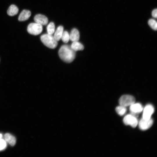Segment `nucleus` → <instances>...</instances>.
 I'll use <instances>...</instances> for the list:
<instances>
[{
  "label": "nucleus",
  "instance_id": "1",
  "mask_svg": "<svg viewBox=\"0 0 157 157\" xmlns=\"http://www.w3.org/2000/svg\"><path fill=\"white\" fill-rule=\"evenodd\" d=\"M58 55L60 59L67 63L72 62L75 57V51L70 46L67 45L62 46L58 51Z\"/></svg>",
  "mask_w": 157,
  "mask_h": 157
},
{
  "label": "nucleus",
  "instance_id": "2",
  "mask_svg": "<svg viewBox=\"0 0 157 157\" xmlns=\"http://www.w3.org/2000/svg\"><path fill=\"white\" fill-rule=\"evenodd\" d=\"M40 39L43 44L49 48L54 49L57 46L58 41L51 35L44 34L41 36Z\"/></svg>",
  "mask_w": 157,
  "mask_h": 157
},
{
  "label": "nucleus",
  "instance_id": "3",
  "mask_svg": "<svg viewBox=\"0 0 157 157\" xmlns=\"http://www.w3.org/2000/svg\"><path fill=\"white\" fill-rule=\"evenodd\" d=\"M42 30V25L36 22L30 24L27 28L28 33L34 35H37L40 34Z\"/></svg>",
  "mask_w": 157,
  "mask_h": 157
},
{
  "label": "nucleus",
  "instance_id": "4",
  "mask_svg": "<svg viewBox=\"0 0 157 157\" xmlns=\"http://www.w3.org/2000/svg\"><path fill=\"white\" fill-rule=\"evenodd\" d=\"M135 102L134 97L129 95H124L122 96L119 101L120 105L125 107L130 106L135 103Z\"/></svg>",
  "mask_w": 157,
  "mask_h": 157
},
{
  "label": "nucleus",
  "instance_id": "5",
  "mask_svg": "<svg viewBox=\"0 0 157 157\" xmlns=\"http://www.w3.org/2000/svg\"><path fill=\"white\" fill-rule=\"evenodd\" d=\"M136 117L131 114L127 115L124 117L123 122L126 125H130L135 128L138 124V120Z\"/></svg>",
  "mask_w": 157,
  "mask_h": 157
},
{
  "label": "nucleus",
  "instance_id": "6",
  "mask_svg": "<svg viewBox=\"0 0 157 157\" xmlns=\"http://www.w3.org/2000/svg\"><path fill=\"white\" fill-rule=\"evenodd\" d=\"M143 110L142 118L145 119H150L154 111L153 106L150 104L146 106Z\"/></svg>",
  "mask_w": 157,
  "mask_h": 157
},
{
  "label": "nucleus",
  "instance_id": "7",
  "mask_svg": "<svg viewBox=\"0 0 157 157\" xmlns=\"http://www.w3.org/2000/svg\"><path fill=\"white\" fill-rule=\"evenodd\" d=\"M153 119L150 118L148 119H141L139 122L140 129L142 130H145L149 129L152 125Z\"/></svg>",
  "mask_w": 157,
  "mask_h": 157
},
{
  "label": "nucleus",
  "instance_id": "8",
  "mask_svg": "<svg viewBox=\"0 0 157 157\" xmlns=\"http://www.w3.org/2000/svg\"><path fill=\"white\" fill-rule=\"evenodd\" d=\"M143 108L139 103H134L130 106V110L131 114L137 117L138 114L143 110Z\"/></svg>",
  "mask_w": 157,
  "mask_h": 157
},
{
  "label": "nucleus",
  "instance_id": "9",
  "mask_svg": "<svg viewBox=\"0 0 157 157\" xmlns=\"http://www.w3.org/2000/svg\"><path fill=\"white\" fill-rule=\"evenodd\" d=\"M35 22L42 25H47L48 22L47 18L45 15L41 14L36 15L34 17Z\"/></svg>",
  "mask_w": 157,
  "mask_h": 157
},
{
  "label": "nucleus",
  "instance_id": "10",
  "mask_svg": "<svg viewBox=\"0 0 157 157\" xmlns=\"http://www.w3.org/2000/svg\"><path fill=\"white\" fill-rule=\"evenodd\" d=\"M80 38V34L76 28H73L71 30L69 34V40L72 42L78 41Z\"/></svg>",
  "mask_w": 157,
  "mask_h": 157
},
{
  "label": "nucleus",
  "instance_id": "11",
  "mask_svg": "<svg viewBox=\"0 0 157 157\" xmlns=\"http://www.w3.org/2000/svg\"><path fill=\"white\" fill-rule=\"evenodd\" d=\"M31 15L30 11L26 10H23L20 13L18 18L19 21H24L29 19Z\"/></svg>",
  "mask_w": 157,
  "mask_h": 157
},
{
  "label": "nucleus",
  "instance_id": "12",
  "mask_svg": "<svg viewBox=\"0 0 157 157\" xmlns=\"http://www.w3.org/2000/svg\"><path fill=\"white\" fill-rule=\"evenodd\" d=\"M4 140L11 146L15 145L16 142L15 137L9 133H6L4 136Z\"/></svg>",
  "mask_w": 157,
  "mask_h": 157
},
{
  "label": "nucleus",
  "instance_id": "13",
  "mask_svg": "<svg viewBox=\"0 0 157 157\" xmlns=\"http://www.w3.org/2000/svg\"><path fill=\"white\" fill-rule=\"evenodd\" d=\"M63 31V26H60L58 27L56 31L54 32V35L53 36L57 41H59L61 39Z\"/></svg>",
  "mask_w": 157,
  "mask_h": 157
},
{
  "label": "nucleus",
  "instance_id": "14",
  "mask_svg": "<svg viewBox=\"0 0 157 157\" xmlns=\"http://www.w3.org/2000/svg\"><path fill=\"white\" fill-rule=\"evenodd\" d=\"M70 47L75 51L82 50L84 48L83 45L78 41L73 42Z\"/></svg>",
  "mask_w": 157,
  "mask_h": 157
},
{
  "label": "nucleus",
  "instance_id": "15",
  "mask_svg": "<svg viewBox=\"0 0 157 157\" xmlns=\"http://www.w3.org/2000/svg\"><path fill=\"white\" fill-rule=\"evenodd\" d=\"M19 9L15 5H10L8 8L7 13L10 16H13L17 14Z\"/></svg>",
  "mask_w": 157,
  "mask_h": 157
},
{
  "label": "nucleus",
  "instance_id": "16",
  "mask_svg": "<svg viewBox=\"0 0 157 157\" xmlns=\"http://www.w3.org/2000/svg\"><path fill=\"white\" fill-rule=\"evenodd\" d=\"M47 33L52 35L55 31V26L53 22H50L47 26Z\"/></svg>",
  "mask_w": 157,
  "mask_h": 157
},
{
  "label": "nucleus",
  "instance_id": "17",
  "mask_svg": "<svg viewBox=\"0 0 157 157\" xmlns=\"http://www.w3.org/2000/svg\"><path fill=\"white\" fill-rule=\"evenodd\" d=\"M115 110L117 113L121 116L124 115L126 111V107L121 105L117 107Z\"/></svg>",
  "mask_w": 157,
  "mask_h": 157
},
{
  "label": "nucleus",
  "instance_id": "18",
  "mask_svg": "<svg viewBox=\"0 0 157 157\" xmlns=\"http://www.w3.org/2000/svg\"><path fill=\"white\" fill-rule=\"evenodd\" d=\"M61 39L65 43L68 42L69 40V34L67 31H63Z\"/></svg>",
  "mask_w": 157,
  "mask_h": 157
},
{
  "label": "nucleus",
  "instance_id": "19",
  "mask_svg": "<svg viewBox=\"0 0 157 157\" xmlns=\"http://www.w3.org/2000/svg\"><path fill=\"white\" fill-rule=\"evenodd\" d=\"M148 24L149 26L153 30H156L157 29V23L156 21L153 19H149Z\"/></svg>",
  "mask_w": 157,
  "mask_h": 157
},
{
  "label": "nucleus",
  "instance_id": "20",
  "mask_svg": "<svg viewBox=\"0 0 157 157\" xmlns=\"http://www.w3.org/2000/svg\"><path fill=\"white\" fill-rule=\"evenodd\" d=\"M6 142L2 138L0 139V151L4 149L6 147Z\"/></svg>",
  "mask_w": 157,
  "mask_h": 157
},
{
  "label": "nucleus",
  "instance_id": "21",
  "mask_svg": "<svg viewBox=\"0 0 157 157\" xmlns=\"http://www.w3.org/2000/svg\"><path fill=\"white\" fill-rule=\"evenodd\" d=\"M151 15L152 16L155 18L157 17V9H154L152 12Z\"/></svg>",
  "mask_w": 157,
  "mask_h": 157
},
{
  "label": "nucleus",
  "instance_id": "22",
  "mask_svg": "<svg viewBox=\"0 0 157 157\" xmlns=\"http://www.w3.org/2000/svg\"><path fill=\"white\" fill-rule=\"evenodd\" d=\"M2 135L0 133V139L2 138Z\"/></svg>",
  "mask_w": 157,
  "mask_h": 157
}]
</instances>
